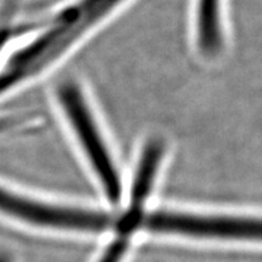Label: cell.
Segmentation results:
<instances>
[{
  "label": "cell",
  "mask_w": 262,
  "mask_h": 262,
  "mask_svg": "<svg viewBox=\"0 0 262 262\" xmlns=\"http://www.w3.org/2000/svg\"><path fill=\"white\" fill-rule=\"evenodd\" d=\"M124 0H78L35 22L37 37L0 60V100L44 73Z\"/></svg>",
  "instance_id": "6da1fadb"
},
{
  "label": "cell",
  "mask_w": 262,
  "mask_h": 262,
  "mask_svg": "<svg viewBox=\"0 0 262 262\" xmlns=\"http://www.w3.org/2000/svg\"><path fill=\"white\" fill-rule=\"evenodd\" d=\"M56 97L104 194L119 203L123 193L119 171L83 90L75 81L66 80L57 86Z\"/></svg>",
  "instance_id": "7a4b0ae2"
},
{
  "label": "cell",
  "mask_w": 262,
  "mask_h": 262,
  "mask_svg": "<svg viewBox=\"0 0 262 262\" xmlns=\"http://www.w3.org/2000/svg\"><path fill=\"white\" fill-rule=\"evenodd\" d=\"M137 227L158 233L195 238L262 242V217L257 216L196 215L176 211H153L141 215Z\"/></svg>",
  "instance_id": "3957f363"
},
{
  "label": "cell",
  "mask_w": 262,
  "mask_h": 262,
  "mask_svg": "<svg viewBox=\"0 0 262 262\" xmlns=\"http://www.w3.org/2000/svg\"><path fill=\"white\" fill-rule=\"evenodd\" d=\"M0 214L38 227L98 232L112 225L103 212L67 208L19 194L0 186Z\"/></svg>",
  "instance_id": "277c9868"
},
{
  "label": "cell",
  "mask_w": 262,
  "mask_h": 262,
  "mask_svg": "<svg viewBox=\"0 0 262 262\" xmlns=\"http://www.w3.org/2000/svg\"><path fill=\"white\" fill-rule=\"evenodd\" d=\"M164 155L165 143L159 137H153L143 146L131 185L130 209L122 219L123 225L129 229L136 228L137 221L142 215L143 204L155 185Z\"/></svg>",
  "instance_id": "5b68a950"
},
{
  "label": "cell",
  "mask_w": 262,
  "mask_h": 262,
  "mask_svg": "<svg viewBox=\"0 0 262 262\" xmlns=\"http://www.w3.org/2000/svg\"><path fill=\"white\" fill-rule=\"evenodd\" d=\"M195 37L199 54L215 58L221 54L222 37L221 0H198L195 14Z\"/></svg>",
  "instance_id": "8992f818"
},
{
  "label": "cell",
  "mask_w": 262,
  "mask_h": 262,
  "mask_svg": "<svg viewBox=\"0 0 262 262\" xmlns=\"http://www.w3.org/2000/svg\"><path fill=\"white\" fill-rule=\"evenodd\" d=\"M32 124V118L21 116H0V135L14 133Z\"/></svg>",
  "instance_id": "52a82bcc"
},
{
  "label": "cell",
  "mask_w": 262,
  "mask_h": 262,
  "mask_svg": "<svg viewBox=\"0 0 262 262\" xmlns=\"http://www.w3.org/2000/svg\"><path fill=\"white\" fill-rule=\"evenodd\" d=\"M125 241L124 239H118L108 248L106 254L101 258L100 262H119L120 257L123 256L124 249H125Z\"/></svg>",
  "instance_id": "ba28073f"
},
{
  "label": "cell",
  "mask_w": 262,
  "mask_h": 262,
  "mask_svg": "<svg viewBox=\"0 0 262 262\" xmlns=\"http://www.w3.org/2000/svg\"><path fill=\"white\" fill-rule=\"evenodd\" d=\"M0 262H10L9 255H6V254H0Z\"/></svg>",
  "instance_id": "9c48e42d"
}]
</instances>
